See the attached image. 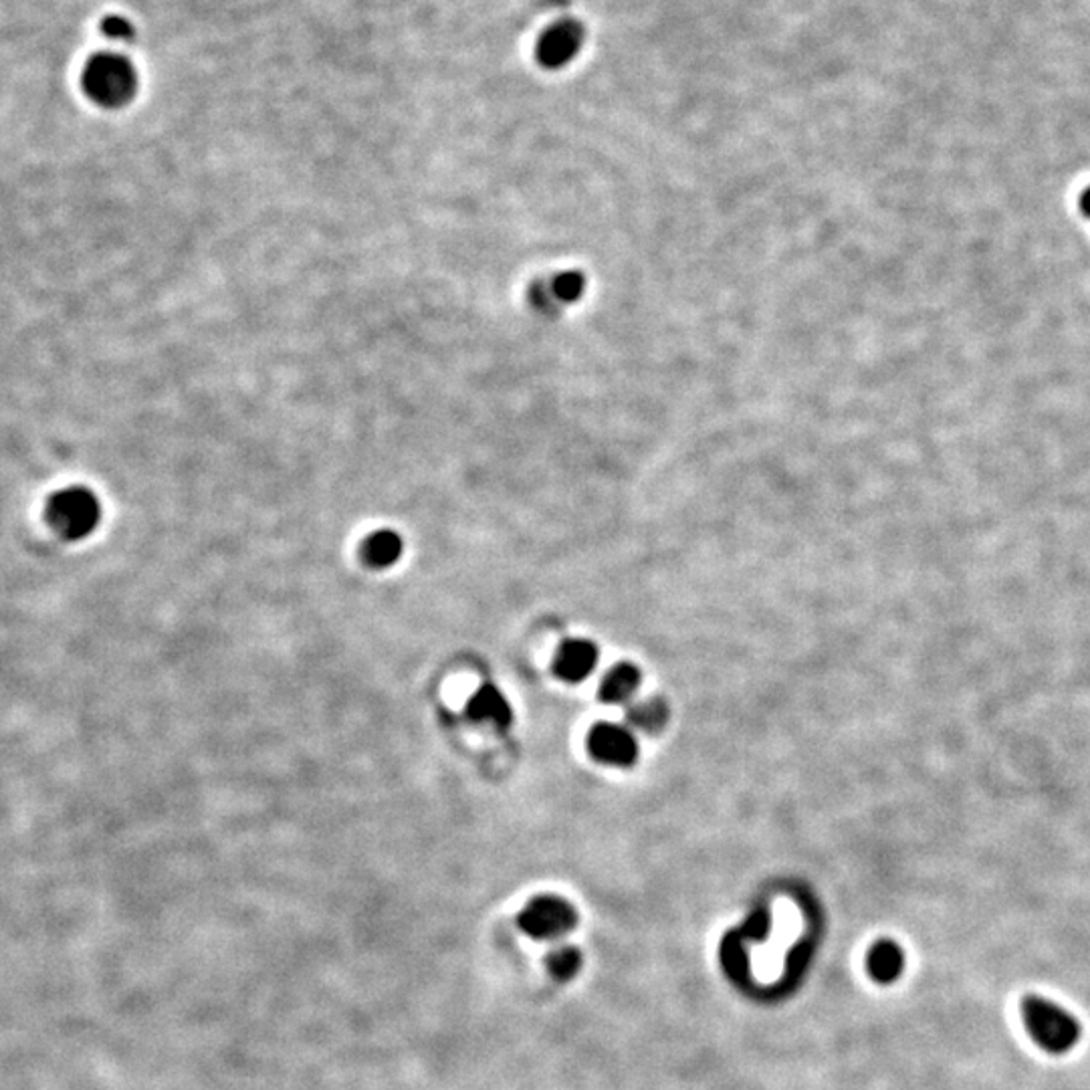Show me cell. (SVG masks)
Segmentation results:
<instances>
[{
  "label": "cell",
  "mask_w": 1090,
  "mask_h": 1090,
  "mask_svg": "<svg viewBox=\"0 0 1090 1090\" xmlns=\"http://www.w3.org/2000/svg\"><path fill=\"white\" fill-rule=\"evenodd\" d=\"M85 96L99 108H126L138 94V73L132 61L120 53L101 51L87 59L82 75Z\"/></svg>",
  "instance_id": "6da1fadb"
},
{
  "label": "cell",
  "mask_w": 1090,
  "mask_h": 1090,
  "mask_svg": "<svg viewBox=\"0 0 1090 1090\" xmlns=\"http://www.w3.org/2000/svg\"><path fill=\"white\" fill-rule=\"evenodd\" d=\"M1020 1016L1036 1044L1054 1056L1070 1052L1082 1036L1077 1016L1042 995H1026L1021 1000Z\"/></svg>",
  "instance_id": "7a4b0ae2"
},
{
  "label": "cell",
  "mask_w": 1090,
  "mask_h": 1090,
  "mask_svg": "<svg viewBox=\"0 0 1090 1090\" xmlns=\"http://www.w3.org/2000/svg\"><path fill=\"white\" fill-rule=\"evenodd\" d=\"M47 521L63 540L79 542L98 530L101 505L94 491L67 487L49 499Z\"/></svg>",
  "instance_id": "3957f363"
},
{
  "label": "cell",
  "mask_w": 1090,
  "mask_h": 1090,
  "mask_svg": "<svg viewBox=\"0 0 1090 1090\" xmlns=\"http://www.w3.org/2000/svg\"><path fill=\"white\" fill-rule=\"evenodd\" d=\"M578 922L575 908L559 896H535L519 915V927L533 939H558Z\"/></svg>",
  "instance_id": "277c9868"
},
{
  "label": "cell",
  "mask_w": 1090,
  "mask_h": 1090,
  "mask_svg": "<svg viewBox=\"0 0 1090 1090\" xmlns=\"http://www.w3.org/2000/svg\"><path fill=\"white\" fill-rule=\"evenodd\" d=\"M584 45V27L578 21H559L537 41L535 57L545 70H561L572 63Z\"/></svg>",
  "instance_id": "5b68a950"
},
{
  "label": "cell",
  "mask_w": 1090,
  "mask_h": 1090,
  "mask_svg": "<svg viewBox=\"0 0 1090 1090\" xmlns=\"http://www.w3.org/2000/svg\"><path fill=\"white\" fill-rule=\"evenodd\" d=\"M587 752L602 764L632 766L639 755V745L627 729L612 723H598L587 733Z\"/></svg>",
  "instance_id": "8992f818"
},
{
  "label": "cell",
  "mask_w": 1090,
  "mask_h": 1090,
  "mask_svg": "<svg viewBox=\"0 0 1090 1090\" xmlns=\"http://www.w3.org/2000/svg\"><path fill=\"white\" fill-rule=\"evenodd\" d=\"M598 662V648L587 641H566L554 660V672L561 681L580 683Z\"/></svg>",
  "instance_id": "52a82bcc"
},
{
  "label": "cell",
  "mask_w": 1090,
  "mask_h": 1090,
  "mask_svg": "<svg viewBox=\"0 0 1090 1090\" xmlns=\"http://www.w3.org/2000/svg\"><path fill=\"white\" fill-rule=\"evenodd\" d=\"M467 715L473 721L491 723V726L507 729L513 721V711L504 697V693L491 683H485L467 703Z\"/></svg>",
  "instance_id": "ba28073f"
},
{
  "label": "cell",
  "mask_w": 1090,
  "mask_h": 1090,
  "mask_svg": "<svg viewBox=\"0 0 1090 1090\" xmlns=\"http://www.w3.org/2000/svg\"><path fill=\"white\" fill-rule=\"evenodd\" d=\"M405 554V540L398 532L377 530L370 533L362 544L363 563L372 570H386L398 563Z\"/></svg>",
  "instance_id": "9c48e42d"
},
{
  "label": "cell",
  "mask_w": 1090,
  "mask_h": 1090,
  "mask_svg": "<svg viewBox=\"0 0 1090 1090\" xmlns=\"http://www.w3.org/2000/svg\"><path fill=\"white\" fill-rule=\"evenodd\" d=\"M868 974L879 983H893L905 969V953L895 941L882 939L868 951Z\"/></svg>",
  "instance_id": "30bf717a"
},
{
  "label": "cell",
  "mask_w": 1090,
  "mask_h": 1090,
  "mask_svg": "<svg viewBox=\"0 0 1090 1090\" xmlns=\"http://www.w3.org/2000/svg\"><path fill=\"white\" fill-rule=\"evenodd\" d=\"M639 685L641 671L630 662H620L602 679L600 699L608 705H620L636 693Z\"/></svg>",
  "instance_id": "8fae6325"
},
{
  "label": "cell",
  "mask_w": 1090,
  "mask_h": 1090,
  "mask_svg": "<svg viewBox=\"0 0 1090 1090\" xmlns=\"http://www.w3.org/2000/svg\"><path fill=\"white\" fill-rule=\"evenodd\" d=\"M629 721L632 726L641 727L648 733L660 731L669 721V707L662 699H646L632 705L629 709Z\"/></svg>",
  "instance_id": "7c38bea8"
},
{
  "label": "cell",
  "mask_w": 1090,
  "mask_h": 1090,
  "mask_svg": "<svg viewBox=\"0 0 1090 1090\" xmlns=\"http://www.w3.org/2000/svg\"><path fill=\"white\" fill-rule=\"evenodd\" d=\"M582 967V953L575 947H561L547 957V969L552 978L570 981Z\"/></svg>",
  "instance_id": "4fadbf2b"
},
{
  "label": "cell",
  "mask_w": 1090,
  "mask_h": 1090,
  "mask_svg": "<svg viewBox=\"0 0 1090 1090\" xmlns=\"http://www.w3.org/2000/svg\"><path fill=\"white\" fill-rule=\"evenodd\" d=\"M101 33L112 39V41H124L129 42L134 39L136 30H134V25L127 21L126 16H120V14H112V16H106L101 21Z\"/></svg>",
  "instance_id": "5bb4252c"
},
{
  "label": "cell",
  "mask_w": 1090,
  "mask_h": 1090,
  "mask_svg": "<svg viewBox=\"0 0 1090 1090\" xmlns=\"http://www.w3.org/2000/svg\"><path fill=\"white\" fill-rule=\"evenodd\" d=\"M1080 210L1090 219V186L1085 190V195L1080 196Z\"/></svg>",
  "instance_id": "9a60e30c"
}]
</instances>
